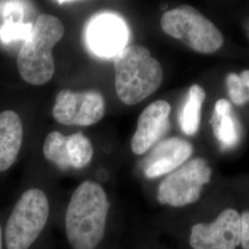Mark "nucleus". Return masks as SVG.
<instances>
[{"mask_svg": "<svg viewBox=\"0 0 249 249\" xmlns=\"http://www.w3.org/2000/svg\"><path fill=\"white\" fill-rule=\"evenodd\" d=\"M106 113V102L96 90L75 92L62 89L53 107L54 119L66 125L87 126L96 124Z\"/></svg>", "mask_w": 249, "mask_h": 249, "instance_id": "8", "label": "nucleus"}, {"mask_svg": "<svg viewBox=\"0 0 249 249\" xmlns=\"http://www.w3.org/2000/svg\"><path fill=\"white\" fill-rule=\"evenodd\" d=\"M98 179H85L58 212L56 228L66 249H120L124 225Z\"/></svg>", "mask_w": 249, "mask_h": 249, "instance_id": "1", "label": "nucleus"}, {"mask_svg": "<svg viewBox=\"0 0 249 249\" xmlns=\"http://www.w3.org/2000/svg\"><path fill=\"white\" fill-rule=\"evenodd\" d=\"M160 27L167 36L183 41L197 53H215L224 43L220 30L189 5L165 11L160 18Z\"/></svg>", "mask_w": 249, "mask_h": 249, "instance_id": "5", "label": "nucleus"}, {"mask_svg": "<svg viewBox=\"0 0 249 249\" xmlns=\"http://www.w3.org/2000/svg\"><path fill=\"white\" fill-rule=\"evenodd\" d=\"M23 141V127L18 114L11 110L0 113V174L18 160Z\"/></svg>", "mask_w": 249, "mask_h": 249, "instance_id": "12", "label": "nucleus"}, {"mask_svg": "<svg viewBox=\"0 0 249 249\" xmlns=\"http://www.w3.org/2000/svg\"><path fill=\"white\" fill-rule=\"evenodd\" d=\"M226 87L230 98L236 106H243L249 102V71H244L240 75L228 74Z\"/></svg>", "mask_w": 249, "mask_h": 249, "instance_id": "17", "label": "nucleus"}, {"mask_svg": "<svg viewBox=\"0 0 249 249\" xmlns=\"http://www.w3.org/2000/svg\"><path fill=\"white\" fill-rule=\"evenodd\" d=\"M210 123L213 126L214 136L223 149L237 144L240 139L239 123L231 114V104L227 100L220 99L216 102Z\"/></svg>", "mask_w": 249, "mask_h": 249, "instance_id": "13", "label": "nucleus"}, {"mask_svg": "<svg viewBox=\"0 0 249 249\" xmlns=\"http://www.w3.org/2000/svg\"><path fill=\"white\" fill-rule=\"evenodd\" d=\"M7 213L0 215V249H5V241H4V223L6 219Z\"/></svg>", "mask_w": 249, "mask_h": 249, "instance_id": "21", "label": "nucleus"}, {"mask_svg": "<svg viewBox=\"0 0 249 249\" xmlns=\"http://www.w3.org/2000/svg\"><path fill=\"white\" fill-rule=\"evenodd\" d=\"M212 175L213 170L204 158L188 160L160 181L156 189V199L160 205L177 209L193 204L199 199Z\"/></svg>", "mask_w": 249, "mask_h": 249, "instance_id": "6", "label": "nucleus"}, {"mask_svg": "<svg viewBox=\"0 0 249 249\" xmlns=\"http://www.w3.org/2000/svg\"><path fill=\"white\" fill-rule=\"evenodd\" d=\"M128 32L122 18L113 14H102L91 19L87 28L90 49L103 57H115L126 46Z\"/></svg>", "mask_w": 249, "mask_h": 249, "instance_id": "9", "label": "nucleus"}, {"mask_svg": "<svg viewBox=\"0 0 249 249\" xmlns=\"http://www.w3.org/2000/svg\"><path fill=\"white\" fill-rule=\"evenodd\" d=\"M170 113L171 106L163 100L155 101L143 110L131 140L134 154L146 153L164 135L169 126Z\"/></svg>", "mask_w": 249, "mask_h": 249, "instance_id": "11", "label": "nucleus"}, {"mask_svg": "<svg viewBox=\"0 0 249 249\" xmlns=\"http://www.w3.org/2000/svg\"><path fill=\"white\" fill-rule=\"evenodd\" d=\"M114 67L116 94L126 106L151 96L163 79L160 63L142 45L126 46L115 56Z\"/></svg>", "mask_w": 249, "mask_h": 249, "instance_id": "3", "label": "nucleus"}, {"mask_svg": "<svg viewBox=\"0 0 249 249\" xmlns=\"http://www.w3.org/2000/svg\"><path fill=\"white\" fill-rule=\"evenodd\" d=\"M152 249H155V247H152ZM120 249H151V247L150 245L143 244L142 242L136 239H129L128 237L124 236Z\"/></svg>", "mask_w": 249, "mask_h": 249, "instance_id": "20", "label": "nucleus"}, {"mask_svg": "<svg viewBox=\"0 0 249 249\" xmlns=\"http://www.w3.org/2000/svg\"><path fill=\"white\" fill-rule=\"evenodd\" d=\"M191 249H237L241 243V215L225 209L211 223L192 225L188 234Z\"/></svg>", "mask_w": 249, "mask_h": 249, "instance_id": "7", "label": "nucleus"}, {"mask_svg": "<svg viewBox=\"0 0 249 249\" xmlns=\"http://www.w3.org/2000/svg\"><path fill=\"white\" fill-rule=\"evenodd\" d=\"M241 215V243L242 249H249V211Z\"/></svg>", "mask_w": 249, "mask_h": 249, "instance_id": "19", "label": "nucleus"}, {"mask_svg": "<svg viewBox=\"0 0 249 249\" xmlns=\"http://www.w3.org/2000/svg\"><path fill=\"white\" fill-rule=\"evenodd\" d=\"M206 98L203 88L194 84L188 91V97L180 116L182 131L187 136H193L197 132L201 118V107Z\"/></svg>", "mask_w": 249, "mask_h": 249, "instance_id": "14", "label": "nucleus"}, {"mask_svg": "<svg viewBox=\"0 0 249 249\" xmlns=\"http://www.w3.org/2000/svg\"><path fill=\"white\" fill-rule=\"evenodd\" d=\"M58 212L44 187L25 188L6 215L5 249H47Z\"/></svg>", "mask_w": 249, "mask_h": 249, "instance_id": "2", "label": "nucleus"}, {"mask_svg": "<svg viewBox=\"0 0 249 249\" xmlns=\"http://www.w3.org/2000/svg\"><path fill=\"white\" fill-rule=\"evenodd\" d=\"M68 151L71 171H80L88 167L93 158V147L89 139L76 132L68 136Z\"/></svg>", "mask_w": 249, "mask_h": 249, "instance_id": "16", "label": "nucleus"}, {"mask_svg": "<svg viewBox=\"0 0 249 249\" xmlns=\"http://www.w3.org/2000/svg\"><path fill=\"white\" fill-rule=\"evenodd\" d=\"M43 152L45 160L51 162L58 171L71 172L67 136L58 131L48 134L43 146Z\"/></svg>", "mask_w": 249, "mask_h": 249, "instance_id": "15", "label": "nucleus"}, {"mask_svg": "<svg viewBox=\"0 0 249 249\" xmlns=\"http://www.w3.org/2000/svg\"><path fill=\"white\" fill-rule=\"evenodd\" d=\"M193 153L191 143L179 138H170L153 146L142 161L141 168L147 179L165 177L187 161Z\"/></svg>", "mask_w": 249, "mask_h": 249, "instance_id": "10", "label": "nucleus"}, {"mask_svg": "<svg viewBox=\"0 0 249 249\" xmlns=\"http://www.w3.org/2000/svg\"><path fill=\"white\" fill-rule=\"evenodd\" d=\"M33 26L30 24H19L15 22H9L8 24L4 25L0 30V36L3 41L9 42L16 39L24 38L25 40L27 37L30 36L32 32Z\"/></svg>", "mask_w": 249, "mask_h": 249, "instance_id": "18", "label": "nucleus"}, {"mask_svg": "<svg viewBox=\"0 0 249 249\" xmlns=\"http://www.w3.org/2000/svg\"><path fill=\"white\" fill-rule=\"evenodd\" d=\"M62 21L53 15L41 14L17 57L20 77L32 85H44L54 73L53 48L62 38Z\"/></svg>", "mask_w": 249, "mask_h": 249, "instance_id": "4", "label": "nucleus"}]
</instances>
